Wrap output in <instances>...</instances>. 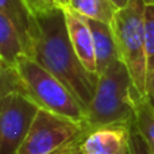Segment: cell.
Returning <instances> with one entry per match:
<instances>
[{
    "instance_id": "obj_1",
    "label": "cell",
    "mask_w": 154,
    "mask_h": 154,
    "mask_svg": "<svg viewBox=\"0 0 154 154\" xmlns=\"http://www.w3.org/2000/svg\"><path fill=\"white\" fill-rule=\"evenodd\" d=\"M56 76L84 109L95 95L99 77L85 69L77 57L68 32L62 7L34 14L31 45L26 54Z\"/></svg>"
},
{
    "instance_id": "obj_2",
    "label": "cell",
    "mask_w": 154,
    "mask_h": 154,
    "mask_svg": "<svg viewBox=\"0 0 154 154\" xmlns=\"http://www.w3.org/2000/svg\"><path fill=\"white\" fill-rule=\"evenodd\" d=\"M137 89L120 60L99 76L95 95L85 109V133L109 126H134Z\"/></svg>"
},
{
    "instance_id": "obj_3",
    "label": "cell",
    "mask_w": 154,
    "mask_h": 154,
    "mask_svg": "<svg viewBox=\"0 0 154 154\" xmlns=\"http://www.w3.org/2000/svg\"><path fill=\"white\" fill-rule=\"evenodd\" d=\"M145 8L143 0H130L125 8L116 11L111 23L120 61L127 68L137 92L142 96H147Z\"/></svg>"
},
{
    "instance_id": "obj_4",
    "label": "cell",
    "mask_w": 154,
    "mask_h": 154,
    "mask_svg": "<svg viewBox=\"0 0 154 154\" xmlns=\"http://www.w3.org/2000/svg\"><path fill=\"white\" fill-rule=\"evenodd\" d=\"M16 72L23 91L39 108L84 125L85 109L56 76L27 56L19 60Z\"/></svg>"
},
{
    "instance_id": "obj_5",
    "label": "cell",
    "mask_w": 154,
    "mask_h": 154,
    "mask_svg": "<svg viewBox=\"0 0 154 154\" xmlns=\"http://www.w3.org/2000/svg\"><path fill=\"white\" fill-rule=\"evenodd\" d=\"M84 134V125L41 108L15 154H68Z\"/></svg>"
},
{
    "instance_id": "obj_6",
    "label": "cell",
    "mask_w": 154,
    "mask_h": 154,
    "mask_svg": "<svg viewBox=\"0 0 154 154\" xmlns=\"http://www.w3.org/2000/svg\"><path fill=\"white\" fill-rule=\"evenodd\" d=\"M39 106L23 89L4 96L0 106V154H15L24 141Z\"/></svg>"
},
{
    "instance_id": "obj_7",
    "label": "cell",
    "mask_w": 154,
    "mask_h": 154,
    "mask_svg": "<svg viewBox=\"0 0 154 154\" xmlns=\"http://www.w3.org/2000/svg\"><path fill=\"white\" fill-rule=\"evenodd\" d=\"M133 126H109L84 134L76 146L81 154H127Z\"/></svg>"
},
{
    "instance_id": "obj_8",
    "label": "cell",
    "mask_w": 154,
    "mask_h": 154,
    "mask_svg": "<svg viewBox=\"0 0 154 154\" xmlns=\"http://www.w3.org/2000/svg\"><path fill=\"white\" fill-rule=\"evenodd\" d=\"M62 8H64L65 12L70 42H72V46L75 49L77 57L81 61V64L85 66V69L96 75L95 46H93L92 32H91V29L87 23V19L69 7Z\"/></svg>"
},
{
    "instance_id": "obj_9",
    "label": "cell",
    "mask_w": 154,
    "mask_h": 154,
    "mask_svg": "<svg viewBox=\"0 0 154 154\" xmlns=\"http://www.w3.org/2000/svg\"><path fill=\"white\" fill-rule=\"evenodd\" d=\"M85 19H87V23L91 29V32H92L96 56V75L99 77L114 62L120 60L119 51H118L116 41H115V35L111 24L88 18Z\"/></svg>"
},
{
    "instance_id": "obj_10",
    "label": "cell",
    "mask_w": 154,
    "mask_h": 154,
    "mask_svg": "<svg viewBox=\"0 0 154 154\" xmlns=\"http://www.w3.org/2000/svg\"><path fill=\"white\" fill-rule=\"evenodd\" d=\"M0 14L8 18L16 27L23 45L24 56L29 53L34 29V14L26 0H0Z\"/></svg>"
},
{
    "instance_id": "obj_11",
    "label": "cell",
    "mask_w": 154,
    "mask_h": 154,
    "mask_svg": "<svg viewBox=\"0 0 154 154\" xmlns=\"http://www.w3.org/2000/svg\"><path fill=\"white\" fill-rule=\"evenodd\" d=\"M22 56H24V50L18 30L10 19L0 14V60L16 69Z\"/></svg>"
},
{
    "instance_id": "obj_12",
    "label": "cell",
    "mask_w": 154,
    "mask_h": 154,
    "mask_svg": "<svg viewBox=\"0 0 154 154\" xmlns=\"http://www.w3.org/2000/svg\"><path fill=\"white\" fill-rule=\"evenodd\" d=\"M68 7L84 18L111 24L116 8L109 0H68Z\"/></svg>"
},
{
    "instance_id": "obj_13",
    "label": "cell",
    "mask_w": 154,
    "mask_h": 154,
    "mask_svg": "<svg viewBox=\"0 0 154 154\" xmlns=\"http://www.w3.org/2000/svg\"><path fill=\"white\" fill-rule=\"evenodd\" d=\"M134 127L154 152V106L147 96L137 93Z\"/></svg>"
},
{
    "instance_id": "obj_14",
    "label": "cell",
    "mask_w": 154,
    "mask_h": 154,
    "mask_svg": "<svg viewBox=\"0 0 154 154\" xmlns=\"http://www.w3.org/2000/svg\"><path fill=\"white\" fill-rule=\"evenodd\" d=\"M145 49L149 84L154 73V5H146L145 8Z\"/></svg>"
},
{
    "instance_id": "obj_15",
    "label": "cell",
    "mask_w": 154,
    "mask_h": 154,
    "mask_svg": "<svg viewBox=\"0 0 154 154\" xmlns=\"http://www.w3.org/2000/svg\"><path fill=\"white\" fill-rule=\"evenodd\" d=\"M15 89H23L19 81V76L16 69H12L0 60V106L8 92Z\"/></svg>"
},
{
    "instance_id": "obj_16",
    "label": "cell",
    "mask_w": 154,
    "mask_h": 154,
    "mask_svg": "<svg viewBox=\"0 0 154 154\" xmlns=\"http://www.w3.org/2000/svg\"><path fill=\"white\" fill-rule=\"evenodd\" d=\"M127 154H154L153 149L146 143V141L142 138V135L135 130L134 126L130 130Z\"/></svg>"
},
{
    "instance_id": "obj_17",
    "label": "cell",
    "mask_w": 154,
    "mask_h": 154,
    "mask_svg": "<svg viewBox=\"0 0 154 154\" xmlns=\"http://www.w3.org/2000/svg\"><path fill=\"white\" fill-rule=\"evenodd\" d=\"M26 2L29 4L30 10L32 11V14H39L57 7V3L54 0H26Z\"/></svg>"
},
{
    "instance_id": "obj_18",
    "label": "cell",
    "mask_w": 154,
    "mask_h": 154,
    "mask_svg": "<svg viewBox=\"0 0 154 154\" xmlns=\"http://www.w3.org/2000/svg\"><path fill=\"white\" fill-rule=\"evenodd\" d=\"M147 97L150 99L152 104L154 106V73H153L152 79H150L149 84H147Z\"/></svg>"
},
{
    "instance_id": "obj_19",
    "label": "cell",
    "mask_w": 154,
    "mask_h": 154,
    "mask_svg": "<svg viewBox=\"0 0 154 154\" xmlns=\"http://www.w3.org/2000/svg\"><path fill=\"white\" fill-rule=\"evenodd\" d=\"M109 2L114 4V7L116 8V10H122V8H125L126 5L128 4L130 0H109Z\"/></svg>"
},
{
    "instance_id": "obj_20",
    "label": "cell",
    "mask_w": 154,
    "mask_h": 154,
    "mask_svg": "<svg viewBox=\"0 0 154 154\" xmlns=\"http://www.w3.org/2000/svg\"><path fill=\"white\" fill-rule=\"evenodd\" d=\"M57 3V5L60 7H68V0H54Z\"/></svg>"
},
{
    "instance_id": "obj_21",
    "label": "cell",
    "mask_w": 154,
    "mask_h": 154,
    "mask_svg": "<svg viewBox=\"0 0 154 154\" xmlns=\"http://www.w3.org/2000/svg\"><path fill=\"white\" fill-rule=\"evenodd\" d=\"M146 5H154V0H143Z\"/></svg>"
},
{
    "instance_id": "obj_22",
    "label": "cell",
    "mask_w": 154,
    "mask_h": 154,
    "mask_svg": "<svg viewBox=\"0 0 154 154\" xmlns=\"http://www.w3.org/2000/svg\"><path fill=\"white\" fill-rule=\"evenodd\" d=\"M68 154H81V153H80V152H79V150H77V149H76V147H75V149H72V150H70V152H69V153H68Z\"/></svg>"
}]
</instances>
